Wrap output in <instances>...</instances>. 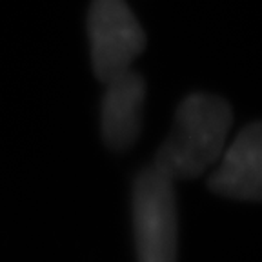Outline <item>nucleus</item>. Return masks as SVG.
Segmentation results:
<instances>
[{
    "instance_id": "obj_1",
    "label": "nucleus",
    "mask_w": 262,
    "mask_h": 262,
    "mask_svg": "<svg viewBox=\"0 0 262 262\" xmlns=\"http://www.w3.org/2000/svg\"><path fill=\"white\" fill-rule=\"evenodd\" d=\"M231 122L233 111L224 98L189 95L177 107L171 135L159 147L151 168L171 182L204 175L226 149Z\"/></svg>"
},
{
    "instance_id": "obj_5",
    "label": "nucleus",
    "mask_w": 262,
    "mask_h": 262,
    "mask_svg": "<svg viewBox=\"0 0 262 262\" xmlns=\"http://www.w3.org/2000/svg\"><path fill=\"white\" fill-rule=\"evenodd\" d=\"M106 84L100 110V126L106 144L115 151H124L137 140L142 124L146 82L137 71L127 70Z\"/></svg>"
},
{
    "instance_id": "obj_2",
    "label": "nucleus",
    "mask_w": 262,
    "mask_h": 262,
    "mask_svg": "<svg viewBox=\"0 0 262 262\" xmlns=\"http://www.w3.org/2000/svg\"><path fill=\"white\" fill-rule=\"evenodd\" d=\"M133 231L139 262H177V199L173 182L155 168L133 186Z\"/></svg>"
},
{
    "instance_id": "obj_4",
    "label": "nucleus",
    "mask_w": 262,
    "mask_h": 262,
    "mask_svg": "<svg viewBox=\"0 0 262 262\" xmlns=\"http://www.w3.org/2000/svg\"><path fill=\"white\" fill-rule=\"evenodd\" d=\"M208 184L222 196L262 201V122L241 129L211 168Z\"/></svg>"
},
{
    "instance_id": "obj_3",
    "label": "nucleus",
    "mask_w": 262,
    "mask_h": 262,
    "mask_svg": "<svg viewBox=\"0 0 262 262\" xmlns=\"http://www.w3.org/2000/svg\"><path fill=\"white\" fill-rule=\"evenodd\" d=\"M91 64L100 82L131 70L146 48V33L126 0H93L88 15Z\"/></svg>"
}]
</instances>
